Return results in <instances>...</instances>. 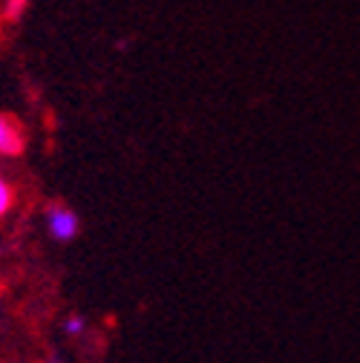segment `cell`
<instances>
[{
	"mask_svg": "<svg viewBox=\"0 0 360 363\" xmlns=\"http://www.w3.org/2000/svg\"><path fill=\"white\" fill-rule=\"evenodd\" d=\"M47 231H50V237H52L55 242L67 245V242H72V240L81 234V216H78L69 205L52 202V205L47 208Z\"/></svg>",
	"mask_w": 360,
	"mask_h": 363,
	"instance_id": "cell-1",
	"label": "cell"
},
{
	"mask_svg": "<svg viewBox=\"0 0 360 363\" xmlns=\"http://www.w3.org/2000/svg\"><path fill=\"white\" fill-rule=\"evenodd\" d=\"M23 150H26L23 127L12 116L0 113V156H21Z\"/></svg>",
	"mask_w": 360,
	"mask_h": 363,
	"instance_id": "cell-2",
	"label": "cell"
},
{
	"mask_svg": "<svg viewBox=\"0 0 360 363\" xmlns=\"http://www.w3.org/2000/svg\"><path fill=\"white\" fill-rule=\"evenodd\" d=\"M29 4H32V0H4V9H0V15H4V21H9V23H18L26 15Z\"/></svg>",
	"mask_w": 360,
	"mask_h": 363,
	"instance_id": "cell-3",
	"label": "cell"
},
{
	"mask_svg": "<svg viewBox=\"0 0 360 363\" xmlns=\"http://www.w3.org/2000/svg\"><path fill=\"white\" fill-rule=\"evenodd\" d=\"M12 202H15V191H12L9 182L0 176V219H4L12 211Z\"/></svg>",
	"mask_w": 360,
	"mask_h": 363,
	"instance_id": "cell-4",
	"label": "cell"
},
{
	"mask_svg": "<svg viewBox=\"0 0 360 363\" xmlns=\"http://www.w3.org/2000/svg\"><path fill=\"white\" fill-rule=\"evenodd\" d=\"M84 329H86L84 314H69L67 320H64V335H69V337H78V335H84Z\"/></svg>",
	"mask_w": 360,
	"mask_h": 363,
	"instance_id": "cell-5",
	"label": "cell"
},
{
	"mask_svg": "<svg viewBox=\"0 0 360 363\" xmlns=\"http://www.w3.org/2000/svg\"><path fill=\"white\" fill-rule=\"evenodd\" d=\"M50 363H64V357H58V354H52V357H50Z\"/></svg>",
	"mask_w": 360,
	"mask_h": 363,
	"instance_id": "cell-6",
	"label": "cell"
}]
</instances>
